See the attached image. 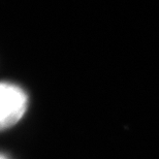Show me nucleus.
Wrapping results in <instances>:
<instances>
[{"instance_id":"1","label":"nucleus","mask_w":159,"mask_h":159,"mask_svg":"<svg viewBox=\"0 0 159 159\" xmlns=\"http://www.w3.org/2000/svg\"><path fill=\"white\" fill-rule=\"evenodd\" d=\"M27 107L28 97L23 89L11 83H0V131L16 125Z\"/></svg>"},{"instance_id":"2","label":"nucleus","mask_w":159,"mask_h":159,"mask_svg":"<svg viewBox=\"0 0 159 159\" xmlns=\"http://www.w3.org/2000/svg\"><path fill=\"white\" fill-rule=\"evenodd\" d=\"M0 159H9V158H8V157H6L5 155H3V154L0 153Z\"/></svg>"}]
</instances>
